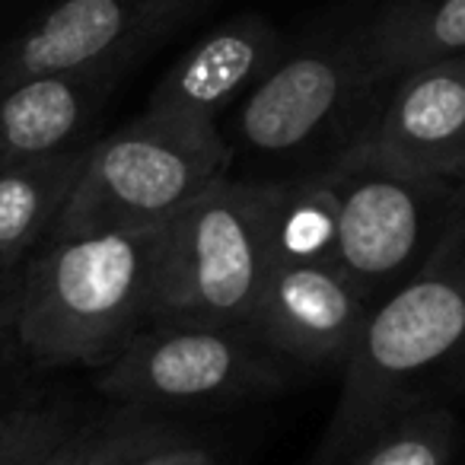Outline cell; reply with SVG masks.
Segmentation results:
<instances>
[{"label":"cell","mask_w":465,"mask_h":465,"mask_svg":"<svg viewBox=\"0 0 465 465\" xmlns=\"http://www.w3.org/2000/svg\"><path fill=\"white\" fill-rule=\"evenodd\" d=\"M185 427L166 414L143 411L134 405H115L109 414L77 420L39 465H131L143 452L156 450Z\"/></svg>","instance_id":"obj_16"},{"label":"cell","mask_w":465,"mask_h":465,"mask_svg":"<svg viewBox=\"0 0 465 465\" xmlns=\"http://www.w3.org/2000/svg\"><path fill=\"white\" fill-rule=\"evenodd\" d=\"M211 0H58L0 48V90L26 77L112 67L128 71Z\"/></svg>","instance_id":"obj_8"},{"label":"cell","mask_w":465,"mask_h":465,"mask_svg":"<svg viewBox=\"0 0 465 465\" xmlns=\"http://www.w3.org/2000/svg\"><path fill=\"white\" fill-rule=\"evenodd\" d=\"M86 147L90 143L0 166V262L7 268L23 272L54 232L84 175Z\"/></svg>","instance_id":"obj_13"},{"label":"cell","mask_w":465,"mask_h":465,"mask_svg":"<svg viewBox=\"0 0 465 465\" xmlns=\"http://www.w3.org/2000/svg\"><path fill=\"white\" fill-rule=\"evenodd\" d=\"M338 192L329 166L274 182L272 259L335 262Z\"/></svg>","instance_id":"obj_17"},{"label":"cell","mask_w":465,"mask_h":465,"mask_svg":"<svg viewBox=\"0 0 465 465\" xmlns=\"http://www.w3.org/2000/svg\"><path fill=\"white\" fill-rule=\"evenodd\" d=\"M16 306H20V287L0 291V382L10 380L16 367L29 363L16 341Z\"/></svg>","instance_id":"obj_20"},{"label":"cell","mask_w":465,"mask_h":465,"mask_svg":"<svg viewBox=\"0 0 465 465\" xmlns=\"http://www.w3.org/2000/svg\"><path fill=\"white\" fill-rule=\"evenodd\" d=\"M459 437L452 401H420L373 424L335 465H452Z\"/></svg>","instance_id":"obj_15"},{"label":"cell","mask_w":465,"mask_h":465,"mask_svg":"<svg viewBox=\"0 0 465 465\" xmlns=\"http://www.w3.org/2000/svg\"><path fill=\"white\" fill-rule=\"evenodd\" d=\"M163 226L48 236L23 268L16 341L35 367L99 370L153 322Z\"/></svg>","instance_id":"obj_2"},{"label":"cell","mask_w":465,"mask_h":465,"mask_svg":"<svg viewBox=\"0 0 465 465\" xmlns=\"http://www.w3.org/2000/svg\"><path fill=\"white\" fill-rule=\"evenodd\" d=\"M382 90L338 156L465 182V54L414 67Z\"/></svg>","instance_id":"obj_9"},{"label":"cell","mask_w":465,"mask_h":465,"mask_svg":"<svg viewBox=\"0 0 465 465\" xmlns=\"http://www.w3.org/2000/svg\"><path fill=\"white\" fill-rule=\"evenodd\" d=\"M284 54V39L272 20L240 14L213 26L198 39L153 86L150 112L220 124V118L240 103Z\"/></svg>","instance_id":"obj_11"},{"label":"cell","mask_w":465,"mask_h":465,"mask_svg":"<svg viewBox=\"0 0 465 465\" xmlns=\"http://www.w3.org/2000/svg\"><path fill=\"white\" fill-rule=\"evenodd\" d=\"M20 281L23 272H14V268H7L0 262V291H14V287H20Z\"/></svg>","instance_id":"obj_21"},{"label":"cell","mask_w":465,"mask_h":465,"mask_svg":"<svg viewBox=\"0 0 465 465\" xmlns=\"http://www.w3.org/2000/svg\"><path fill=\"white\" fill-rule=\"evenodd\" d=\"M230 160L220 124L143 109L134 122L90 141L84 175L52 236L166 226L223 179Z\"/></svg>","instance_id":"obj_4"},{"label":"cell","mask_w":465,"mask_h":465,"mask_svg":"<svg viewBox=\"0 0 465 465\" xmlns=\"http://www.w3.org/2000/svg\"><path fill=\"white\" fill-rule=\"evenodd\" d=\"M4 163H7V156H4V147H0V166H4Z\"/></svg>","instance_id":"obj_22"},{"label":"cell","mask_w":465,"mask_h":465,"mask_svg":"<svg viewBox=\"0 0 465 465\" xmlns=\"http://www.w3.org/2000/svg\"><path fill=\"white\" fill-rule=\"evenodd\" d=\"M293 373L252 329L153 322L96 370V389L115 405L169 418L265 399L291 386Z\"/></svg>","instance_id":"obj_5"},{"label":"cell","mask_w":465,"mask_h":465,"mask_svg":"<svg viewBox=\"0 0 465 465\" xmlns=\"http://www.w3.org/2000/svg\"><path fill=\"white\" fill-rule=\"evenodd\" d=\"M272 220L274 182L226 175L175 213L163 226L153 322L249 329L272 265Z\"/></svg>","instance_id":"obj_3"},{"label":"cell","mask_w":465,"mask_h":465,"mask_svg":"<svg viewBox=\"0 0 465 465\" xmlns=\"http://www.w3.org/2000/svg\"><path fill=\"white\" fill-rule=\"evenodd\" d=\"M329 175L338 192L335 262L370 306L408 284L465 211V182L395 173L338 153Z\"/></svg>","instance_id":"obj_6"},{"label":"cell","mask_w":465,"mask_h":465,"mask_svg":"<svg viewBox=\"0 0 465 465\" xmlns=\"http://www.w3.org/2000/svg\"><path fill=\"white\" fill-rule=\"evenodd\" d=\"M131 465H226V462L207 440L194 437V433H188V430H179L173 440L160 443L156 450L143 452V456Z\"/></svg>","instance_id":"obj_19"},{"label":"cell","mask_w":465,"mask_h":465,"mask_svg":"<svg viewBox=\"0 0 465 465\" xmlns=\"http://www.w3.org/2000/svg\"><path fill=\"white\" fill-rule=\"evenodd\" d=\"M376 93L363 52V26L284 52L236 103L230 147L255 156H297L335 131Z\"/></svg>","instance_id":"obj_7"},{"label":"cell","mask_w":465,"mask_h":465,"mask_svg":"<svg viewBox=\"0 0 465 465\" xmlns=\"http://www.w3.org/2000/svg\"><path fill=\"white\" fill-rule=\"evenodd\" d=\"M312 465H335L382 418L465 395V211L433 259L370 310Z\"/></svg>","instance_id":"obj_1"},{"label":"cell","mask_w":465,"mask_h":465,"mask_svg":"<svg viewBox=\"0 0 465 465\" xmlns=\"http://www.w3.org/2000/svg\"><path fill=\"white\" fill-rule=\"evenodd\" d=\"M363 52L376 90L414 67L465 54V0H389L363 23Z\"/></svg>","instance_id":"obj_14"},{"label":"cell","mask_w":465,"mask_h":465,"mask_svg":"<svg viewBox=\"0 0 465 465\" xmlns=\"http://www.w3.org/2000/svg\"><path fill=\"white\" fill-rule=\"evenodd\" d=\"M122 71H58L26 77L0 90V147L7 163L84 147L96 112L122 80Z\"/></svg>","instance_id":"obj_12"},{"label":"cell","mask_w":465,"mask_h":465,"mask_svg":"<svg viewBox=\"0 0 465 465\" xmlns=\"http://www.w3.org/2000/svg\"><path fill=\"white\" fill-rule=\"evenodd\" d=\"M77 420V411L61 399H26L0 408V465H39Z\"/></svg>","instance_id":"obj_18"},{"label":"cell","mask_w":465,"mask_h":465,"mask_svg":"<svg viewBox=\"0 0 465 465\" xmlns=\"http://www.w3.org/2000/svg\"><path fill=\"white\" fill-rule=\"evenodd\" d=\"M370 310L338 262L272 259L249 329L297 370H344Z\"/></svg>","instance_id":"obj_10"}]
</instances>
